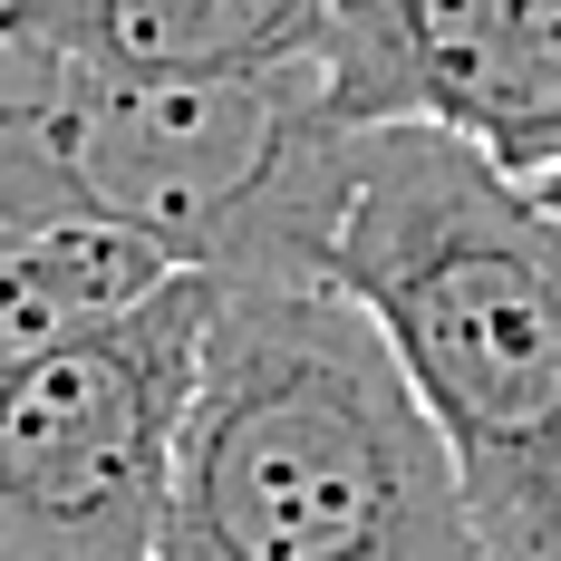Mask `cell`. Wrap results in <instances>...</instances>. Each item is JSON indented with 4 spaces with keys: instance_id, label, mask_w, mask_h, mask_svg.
I'll use <instances>...</instances> for the list:
<instances>
[{
    "instance_id": "obj_1",
    "label": "cell",
    "mask_w": 561,
    "mask_h": 561,
    "mask_svg": "<svg viewBox=\"0 0 561 561\" xmlns=\"http://www.w3.org/2000/svg\"><path fill=\"white\" fill-rule=\"evenodd\" d=\"M156 561H494L388 339L330 280H214Z\"/></svg>"
},
{
    "instance_id": "obj_2",
    "label": "cell",
    "mask_w": 561,
    "mask_h": 561,
    "mask_svg": "<svg viewBox=\"0 0 561 561\" xmlns=\"http://www.w3.org/2000/svg\"><path fill=\"white\" fill-rule=\"evenodd\" d=\"M330 290L388 339L494 561H561V214L436 126L358 146Z\"/></svg>"
},
{
    "instance_id": "obj_3",
    "label": "cell",
    "mask_w": 561,
    "mask_h": 561,
    "mask_svg": "<svg viewBox=\"0 0 561 561\" xmlns=\"http://www.w3.org/2000/svg\"><path fill=\"white\" fill-rule=\"evenodd\" d=\"M358 146L310 68L136 78L0 39V214L126 232L194 280H330Z\"/></svg>"
},
{
    "instance_id": "obj_4",
    "label": "cell",
    "mask_w": 561,
    "mask_h": 561,
    "mask_svg": "<svg viewBox=\"0 0 561 561\" xmlns=\"http://www.w3.org/2000/svg\"><path fill=\"white\" fill-rule=\"evenodd\" d=\"M204 320L214 280L174 272L126 320L0 368V561H156Z\"/></svg>"
},
{
    "instance_id": "obj_5",
    "label": "cell",
    "mask_w": 561,
    "mask_h": 561,
    "mask_svg": "<svg viewBox=\"0 0 561 561\" xmlns=\"http://www.w3.org/2000/svg\"><path fill=\"white\" fill-rule=\"evenodd\" d=\"M330 0H0V39L136 78H272L310 68Z\"/></svg>"
}]
</instances>
